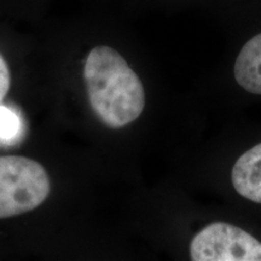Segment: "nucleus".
Returning a JSON list of instances; mask_svg holds the SVG:
<instances>
[{
	"mask_svg": "<svg viewBox=\"0 0 261 261\" xmlns=\"http://www.w3.org/2000/svg\"><path fill=\"white\" fill-rule=\"evenodd\" d=\"M87 97L94 115L109 128H122L140 116L145 107L142 81L114 48L99 45L84 65Z\"/></svg>",
	"mask_w": 261,
	"mask_h": 261,
	"instance_id": "1",
	"label": "nucleus"
},
{
	"mask_svg": "<svg viewBox=\"0 0 261 261\" xmlns=\"http://www.w3.org/2000/svg\"><path fill=\"white\" fill-rule=\"evenodd\" d=\"M50 191V177L40 163L23 156H0V219L35 210Z\"/></svg>",
	"mask_w": 261,
	"mask_h": 261,
	"instance_id": "2",
	"label": "nucleus"
},
{
	"mask_svg": "<svg viewBox=\"0 0 261 261\" xmlns=\"http://www.w3.org/2000/svg\"><path fill=\"white\" fill-rule=\"evenodd\" d=\"M190 257L194 261H261V243L234 225L213 223L192 238Z\"/></svg>",
	"mask_w": 261,
	"mask_h": 261,
	"instance_id": "3",
	"label": "nucleus"
},
{
	"mask_svg": "<svg viewBox=\"0 0 261 261\" xmlns=\"http://www.w3.org/2000/svg\"><path fill=\"white\" fill-rule=\"evenodd\" d=\"M234 190L247 200L261 204V143L247 150L231 172Z\"/></svg>",
	"mask_w": 261,
	"mask_h": 261,
	"instance_id": "4",
	"label": "nucleus"
},
{
	"mask_svg": "<svg viewBox=\"0 0 261 261\" xmlns=\"http://www.w3.org/2000/svg\"><path fill=\"white\" fill-rule=\"evenodd\" d=\"M233 74L242 89L261 94V33L244 44L234 63Z\"/></svg>",
	"mask_w": 261,
	"mask_h": 261,
	"instance_id": "5",
	"label": "nucleus"
},
{
	"mask_svg": "<svg viewBox=\"0 0 261 261\" xmlns=\"http://www.w3.org/2000/svg\"><path fill=\"white\" fill-rule=\"evenodd\" d=\"M23 121L17 112L0 106V144L14 145L23 136Z\"/></svg>",
	"mask_w": 261,
	"mask_h": 261,
	"instance_id": "6",
	"label": "nucleus"
},
{
	"mask_svg": "<svg viewBox=\"0 0 261 261\" xmlns=\"http://www.w3.org/2000/svg\"><path fill=\"white\" fill-rule=\"evenodd\" d=\"M10 84H11V77H10L8 63H6L4 57L0 55V103L3 102L6 93L9 92Z\"/></svg>",
	"mask_w": 261,
	"mask_h": 261,
	"instance_id": "7",
	"label": "nucleus"
}]
</instances>
